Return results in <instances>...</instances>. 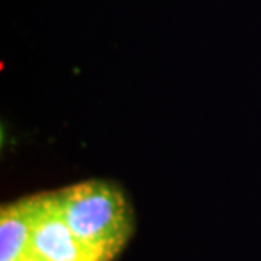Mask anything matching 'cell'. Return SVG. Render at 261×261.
Segmentation results:
<instances>
[{
    "label": "cell",
    "mask_w": 261,
    "mask_h": 261,
    "mask_svg": "<svg viewBox=\"0 0 261 261\" xmlns=\"http://www.w3.org/2000/svg\"><path fill=\"white\" fill-rule=\"evenodd\" d=\"M34 197L5 205L0 214V261H28L36 258L31 246Z\"/></svg>",
    "instance_id": "cell-3"
},
{
    "label": "cell",
    "mask_w": 261,
    "mask_h": 261,
    "mask_svg": "<svg viewBox=\"0 0 261 261\" xmlns=\"http://www.w3.org/2000/svg\"><path fill=\"white\" fill-rule=\"evenodd\" d=\"M34 197V219L31 246L43 261H93L75 238L61 214L56 192Z\"/></svg>",
    "instance_id": "cell-2"
},
{
    "label": "cell",
    "mask_w": 261,
    "mask_h": 261,
    "mask_svg": "<svg viewBox=\"0 0 261 261\" xmlns=\"http://www.w3.org/2000/svg\"><path fill=\"white\" fill-rule=\"evenodd\" d=\"M68 227L93 261H112L133 229L122 190L106 180H88L56 190Z\"/></svg>",
    "instance_id": "cell-1"
},
{
    "label": "cell",
    "mask_w": 261,
    "mask_h": 261,
    "mask_svg": "<svg viewBox=\"0 0 261 261\" xmlns=\"http://www.w3.org/2000/svg\"><path fill=\"white\" fill-rule=\"evenodd\" d=\"M28 261H43V259H39L38 256H36V258H33V259H28Z\"/></svg>",
    "instance_id": "cell-4"
}]
</instances>
